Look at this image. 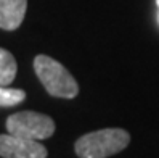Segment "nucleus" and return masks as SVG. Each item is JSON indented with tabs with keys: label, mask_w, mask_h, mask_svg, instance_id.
Segmentation results:
<instances>
[{
	"label": "nucleus",
	"mask_w": 159,
	"mask_h": 158,
	"mask_svg": "<svg viewBox=\"0 0 159 158\" xmlns=\"http://www.w3.org/2000/svg\"><path fill=\"white\" fill-rule=\"evenodd\" d=\"M129 144L130 134L125 129L106 127L79 137L74 150L79 158H108L122 152Z\"/></svg>",
	"instance_id": "f257e3e1"
},
{
	"label": "nucleus",
	"mask_w": 159,
	"mask_h": 158,
	"mask_svg": "<svg viewBox=\"0 0 159 158\" xmlns=\"http://www.w3.org/2000/svg\"><path fill=\"white\" fill-rule=\"evenodd\" d=\"M156 5H157V8H159V0H156Z\"/></svg>",
	"instance_id": "6e6552de"
},
{
	"label": "nucleus",
	"mask_w": 159,
	"mask_h": 158,
	"mask_svg": "<svg viewBox=\"0 0 159 158\" xmlns=\"http://www.w3.org/2000/svg\"><path fill=\"white\" fill-rule=\"evenodd\" d=\"M18 65L15 57L0 47V86H10L16 78Z\"/></svg>",
	"instance_id": "423d86ee"
},
{
	"label": "nucleus",
	"mask_w": 159,
	"mask_h": 158,
	"mask_svg": "<svg viewBox=\"0 0 159 158\" xmlns=\"http://www.w3.org/2000/svg\"><path fill=\"white\" fill-rule=\"evenodd\" d=\"M26 10L27 0H0V29H18L26 16Z\"/></svg>",
	"instance_id": "39448f33"
},
{
	"label": "nucleus",
	"mask_w": 159,
	"mask_h": 158,
	"mask_svg": "<svg viewBox=\"0 0 159 158\" xmlns=\"http://www.w3.org/2000/svg\"><path fill=\"white\" fill-rule=\"evenodd\" d=\"M7 131L13 136H20L32 141H43L55 134V121L43 113L37 111H18L7 118Z\"/></svg>",
	"instance_id": "7ed1b4c3"
},
{
	"label": "nucleus",
	"mask_w": 159,
	"mask_h": 158,
	"mask_svg": "<svg viewBox=\"0 0 159 158\" xmlns=\"http://www.w3.org/2000/svg\"><path fill=\"white\" fill-rule=\"evenodd\" d=\"M34 71L50 95L58 98H74L79 94V86L72 74L48 55H37L34 58Z\"/></svg>",
	"instance_id": "f03ea898"
},
{
	"label": "nucleus",
	"mask_w": 159,
	"mask_h": 158,
	"mask_svg": "<svg viewBox=\"0 0 159 158\" xmlns=\"http://www.w3.org/2000/svg\"><path fill=\"white\" fill-rule=\"evenodd\" d=\"M26 100V92L23 89H11L8 86H0V107H15Z\"/></svg>",
	"instance_id": "0eeeda50"
},
{
	"label": "nucleus",
	"mask_w": 159,
	"mask_h": 158,
	"mask_svg": "<svg viewBox=\"0 0 159 158\" xmlns=\"http://www.w3.org/2000/svg\"><path fill=\"white\" fill-rule=\"evenodd\" d=\"M48 152L40 141L24 139L13 134L0 136V156L2 158H47Z\"/></svg>",
	"instance_id": "20e7f679"
},
{
	"label": "nucleus",
	"mask_w": 159,
	"mask_h": 158,
	"mask_svg": "<svg viewBox=\"0 0 159 158\" xmlns=\"http://www.w3.org/2000/svg\"><path fill=\"white\" fill-rule=\"evenodd\" d=\"M157 20H159V16H157Z\"/></svg>",
	"instance_id": "1a4fd4ad"
}]
</instances>
